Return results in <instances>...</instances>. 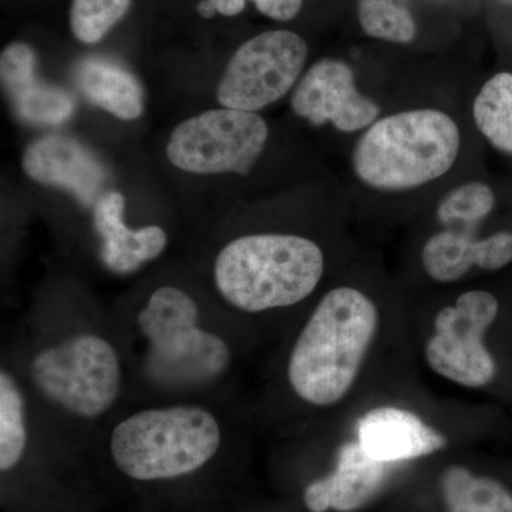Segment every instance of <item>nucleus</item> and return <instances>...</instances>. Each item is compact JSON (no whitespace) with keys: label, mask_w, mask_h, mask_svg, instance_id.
<instances>
[{"label":"nucleus","mask_w":512,"mask_h":512,"mask_svg":"<svg viewBox=\"0 0 512 512\" xmlns=\"http://www.w3.org/2000/svg\"><path fill=\"white\" fill-rule=\"evenodd\" d=\"M357 443L367 456L393 464L437 453L447 439L409 410L377 407L357 423Z\"/></svg>","instance_id":"13"},{"label":"nucleus","mask_w":512,"mask_h":512,"mask_svg":"<svg viewBox=\"0 0 512 512\" xmlns=\"http://www.w3.org/2000/svg\"><path fill=\"white\" fill-rule=\"evenodd\" d=\"M28 446L25 400L9 372L0 373V470L18 466Z\"/></svg>","instance_id":"20"},{"label":"nucleus","mask_w":512,"mask_h":512,"mask_svg":"<svg viewBox=\"0 0 512 512\" xmlns=\"http://www.w3.org/2000/svg\"><path fill=\"white\" fill-rule=\"evenodd\" d=\"M392 464L367 456L360 444L345 443L339 448L333 473L306 487L303 494L311 512H350L369 503L389 476Z\"/></svg>","instance_id":"14"},{"label":"nucleus","mask_w":512,"mask_h":512,"mask_svg":"<svg viewBox=\"0 0 512 512\" xmlns=\"http://www.w3.org/2000/svg\"><path fill=\"white\" fill-rule=\"evenodd\" d=\"M221 441L214 414L194 404H177L121 420L111 431L110 454L121 473L133 480H171L210 463Z\"/></svg>","instance_id":"4"},{"label":"nucleus","mask_w":512,"mask_h":512,"mask_svg":"<svg viewBox=\"0 0 512 512\" xmlns=\"http://www.w3.org/2000/svg\"><path fill=\"white\" fill-rule=\"evenodd\" d=\"M291 106L315 126L330 123L342 133L365 130L379 120V106L357 89L348 63L322 59L313 64L293 90Z\"/></svg>","instance_id":"10"},{"label":"nucleus","mask_w":512,"mask_h":512,"mask_svg":"<svg viewBox=\"0 0 512 512\" xmlns=\"http://www.w3.org/2000/svg\"><path fill=\"white\" fill-rule=\"evenodd\" d=\"M512 262L511 232L476 238L468 232L444 229L427 239L421 264L433 281L450 284L466 276L471 268L497 271Z\"/></svg>","instance_id":"15"},{"label":"nucleus","mask_w":512,"mask_h":512,"mask_svg":"<svg viewBox=\"0 0 512 512\" xmlns=\"http://www.w3.org/2000/svg\"><path fill=\"white\" fill-rule=\"evenodd\" d=\"M494 205V191L487 184L473 181L448 192L437 207V218L443 225L473 228L490 215Z\"/></svg>","instance_id":"22"},{"label":"nucleus","mask_w":512,"mask_h":512,"mask_svg":"<svg viewBox=\"0 0 512 512\" xmlns=\"http://www.w3.org/2000/svg\"><path fill=\"white\" fill-rule=\"evenodd\" d=\"M200 308L177 286L151 293L137 323L148 342L144 370L165 389L207 386L227 372L231 349L224 339L198 326Z\"/></svg>","instance_id":"5"},{"label":"nucleus","mask_w":512,"mask_h":512,"mask_svg":"<svg viewBox=\"0 0 512 512\" xmlns=\"http://www.w3.org/2000/svg\"><path fill=\"white\" fill-rule=\"evenodd\" d=\"M357 15L366 35L375 39L406 45L416 36L406 0H359Z\"/></svg>","instance_id":"21"},{"label":"nucleus","mask_w":512,"mask_h":512,"mask_svg":"<svg viewBox=\"0 0 512 512\" xmlns=\"http://www.w3.org/2000/svg\"><path fill=\"white\" fill-rule=\"evenodd\" d=\"M493 293H463L453 306L441 309L424 355L434 373L460 386H487L495 376V362L485 348L484 335L498 315Z\"/></svg>","instance_id":"9"},{"label":"nucleus","mask_w":512,"mask_h":512,"mask_svg":"<svg viewBox=\"0 0 512 512\" xmlns=\"http://www.w3.org/2000/svg\"><path fill=\"white\" fill-rule=\"evenodd\" d=\"M308 59V45L289 30H271L239 47L218 84L217 97L227 109L256 111L291 92Z\"/></svg>","instance_id":"8"},{"label":"nucleus","mask_w":512,"mask_h":512,"mask_svg":"<svg viewBox=\"0 0 512 512\" xmlns=\"http://www.w3.org/2000/svg\"><path fill=\"white\" fill-rule=\"evenodd\" d=\"M510 2H512V0H510Z\"/></svg>","instance_id":"27"},{"label":"nucleus","mask_w":512,"mask_h":512,"mask_svg":"<svg viewBox=\"0 0 512 512\" xmlns=\"http://www.w3.org/2000/svg\"><path fill=\"white\" fill-rule=\"evenodd\" d=\"M217 12L225 16H235L245 8V0H208Z\"/></svg>","instance_id":"25"},{"label":"nucleus","mask_w":512,"mask_h":512,"mask_svg":"<svg viewBox=\"0 0 512 512\" xmlns=\"http://www.w3.org/2000/svg\"><path fill=\"white\" fill-rule=\"evenodd\" d=\"M76 80L87 99L121 120H136L144 109L143 89L136 77L119 64L87 59L79 64Z\"/></svg>","instance_id":"17"},{"label":"nucleus","mask_w":512,"mask_h":512,"mask_svg":"<svg viewBox=\"0 0 512 512\" xmlns=\"http://www.w3.org/2000/svg\"><path fill=\"white\" fill-rule=\"evenodd\" d=\"M473 117L491 146L512 154V73H498L484 84L473 104Z\"/></svg>","instance_id":"19"},{"label":"nucleus","mask_w":512,"mask_h":512,"mask_svg":"<svg viewBox=\"0 0 512 512\" xmlns=\"http://www.w3.org/2000/svg\"><path fill=\"white\" fill-rule=\"evenodd\" d=\"M0 77L20 120L36 126H57L72 116V94L37 79L36 56L25 43H12L3 50Z\"/></svg>","instance_id":"12"},{"label":"nucleus","mask_w":512,"mask_h":512,"mask_svg":"<svg viewBox=\"0 0 512 512\" xmlns=\"http://www.w3.org/2000/svg\"><path fill=\"white\" fill-rule=\"evenodd\" d=\"M460 148V128L444 111H402L366 128L353 150V171L375 190H413L446 175Z\"/></svg>","instance_id":"3"},{"label":"nucleus","mask_w":512,"mask_h":512,"mask_svg":"<svg viewBox=\"0 0 512 512\" xmlns=\"http://www.w3.org/2000/svg\"><path fill=\"white\" fill-rule=\"evenodd\" d=\"M123 195L111 191L94 204L93 224L101 238L100 256L110 271L131 274L158 258L168 244L163 228L148 225L130 229L124 224Z\"/></svg>","instance_id":"16"},{"label":"nucleus","mask_w":512,"mask_h":512,"mask_svg":"<svg viewBox=\"0 0 512 512\" xmlns=\"http://www.w3.org/2000/svg\"><path fill=\"white\" fill-rule=\"evenodd\" d=\"M268 137V124L258 114L222 107L178 124L168 140L167 157L185 173L248 175Z\"/></svg>","instance_id":"7"},{"label":"nucleus","mask_w":512,"mask_h":512,"mask_svg":"<svg viewBox=\"0 0 512 512\" xmlns=\"http://www.w3.org/2000/svg\"><path fill=\"white\" fill-rule=\"evenodd\" d=\"M131 0H73L70 26L80 42H100L130 8Z\"/></svg>","instance_id":"23"},{"label":"nucleus","mask_w":512,"mask_h":512,"mask_svg":"<svg viewBox=\"0 0 512 512\" xmlns=\"http://www.w3.org/2000/svg\"><path fill=\"white\" fill-rule=\"evenodd\" d=\"M217 12V9L212 6L211 2H204L200 5V13L202 16H205V18H211L214 13Z\"/></svg>","instance_id":"26"},{"label":"nucleus","mask_w":512,"mask_h":512,"mask_svg":"<svg viewBox=\"0 0 512 512\" xmlns=\"http://www.w3.org/2000/svg\"><path fill=\"white\" fill-rule=\"evenodd\" d=\"M23 170L40 184L66 188L84 205L96 204L106 173L97 158L76 140L46 136L30 143L22 158Z\"/></svg>","instance_id":"11"},{"label":"nucleus","mask_w":512,"mask_h":512,"mask_svg":"<svg viewBox=\"0 0 512 512\" xmlns=\"http://www.w3.org/2000/svg\"><path fill=\"white\" fill-rule=\"evenodd\" d=\"M30 375L50 402L80 419H96L119 399L123 373L113 345L94 333H77L33 357Z\"/></svg>","instance_id":"6"},{"label":"nucleus","mask_w":512,"mask_h":512,"mask_svg":"<svg viewBox=\"0 0 512 512\" xmlns=\"http://www.w3.org/2000/svg\"><path fill=\"white\" fill-rule=\"evenodd\" d=\"M447 512H512V495L487 477L464 467L447 468L441 478Z\"/></svg>","instance_id":"18"},{"label":"nucleus","mask_w":512,"mask_h":512,"mask_svg":"<svg viewBox=\"0 0 512 512\" xmlns=\"http://www.w3.org/2000/svg\"><path fill=\"white\" fill-rule=\"evenodd\" d=\"M379 326L376 303L349 286L326 293L289 355L288 382L302 402L339 403L355 384Z\"/></svg>","instance_id":"1"},{"label":"nucleus","mask_w":512,"mask_h":512,"mask_svg":"<svg viewBox=\"0 0 512 512\" xmlns=\"http://www.w3.org/2000/svg\"><path fill=\"white\" fill-rule=\"evenodd\" d=\"M325 272L316 242L292 234H252L228 242L217 255L214 281L235 309L261 313L308 298Z\"/></svg>","instance_id":"2"},{"label":"nucleus","mask_w":512,"mask_h":512,"mask_svg":"<svg viewBox=\"0 0 512 512\" xmlns=\"http://www.w3.org/2000/svg\"><path fill=\"white\" fill-rule=\"evenodd\" d=\"M252 2L255 3L259 12L281 22L295 18L303 5V0H252Z\"/></svg>","instance_id":"24"}]
</instances>
